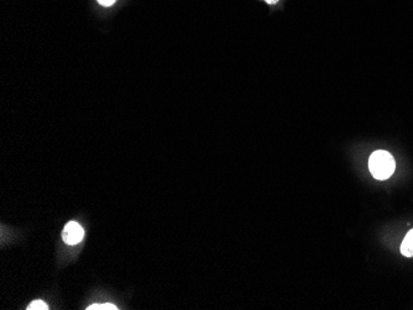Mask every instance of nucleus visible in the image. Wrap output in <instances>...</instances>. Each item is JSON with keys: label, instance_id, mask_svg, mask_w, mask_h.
<instances>
[{"label": "nucleus", "instance_id": "f257e3e1", "mask_svg": "<svg viewBox=\"0 0 413 310\" xmlns=\"http://www.w3.org/2000/svg\"><path fill=\"white\" fill-rule=\"evenodd\" d=\"M395 168H396V162L391 153L388 151H375L369 158V169L374 178L379 179V181L390 178L394 174Z\"/></svg>", "mask_w": 413, "mask_h": 310}, {"label": "nucleus", "instance_id": "f03ea898", "mask_svg": "<svg viewBox=\"0 0 413 310\" xmlns=\"http://www.w3.org/2000/svg\"><path fill=\"white\" fill-rule=\"evenodd\" d=\"M83 238H84V230L77 221H69L62 231V239L67 245H71V246L79 244Z\"/></svg>", "mask_w": 413, "mask_h": 310}, {"label": "nucleus", "instance_id": "7ed1b4c3", "mask_svg": "<svg viewBox=\"0 0 413 310\" xmlns=\"http://www.w3.org/2000/svg\"><path fill=\"white\" fill-rule=\"evenodd\" d=\"M401 252L404 256L413 257V229H411L405 236L404 242L401 245Z\"/></svg>", "mask_w": 413, "mask_h": 310}, {"label": "nucleus", "instance_id": "20e7f679", "mask_svg": "<svg viewBox=\"0 0 413 310\" xmlns=\"http://www.w3.org/2000/svg\"><path fill=\"white\" fill-rule=\"evenodd\" d=\"M26 309L27 310H47L48 306L45 303V302L41 301V299H36V301L31 302Z\"/></svg>", "mask_w": 413, "mask_h": 310}, {"label": "nucleus", "instance_id": "39448f33", "mask_svg": "<svg viewBox=\"0 0 413 310\" xmlns=\"http://www.w3.org/2000/svg\"><path fill=\"white\" fill-rule=\"evenodd\" d=\"M87 310H118V307L111 303L92 304V306L88 307Z\"/></svg>", "mask_w": 413, "mask_h": 310}, {"label": "nucleus", "instance_id": "423d86ee", "mask_svg": "<svg viewBox=\"0 0 413 310\" xmlns=\"http://www.w3.org/2000/svg\"><path fill=\"white\" fill-rule=\"evenodd\" d=\"M98 1H99V4L104 5V6H109V5H113L116 0H98Z\"/></svg>", "mask_w": 413, "mask_h": 310}, {"label": "nucleus", "instance_id": "0eeeda50", "mask_svg": "<svg viewBox=\"0 0 413 310\" xmlns=\"http://www.w3.org/2000/svg\"><path fill=\"white\" fill-rule=\"evenodd\" d=\"M265 1H267V2H269V4H276V2L279 1V0H265Z\"/></svg>", "mask_w": 413, "mask_h": 310}]
</instances>
